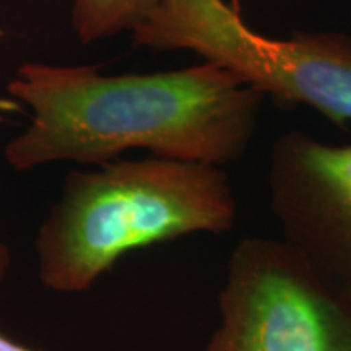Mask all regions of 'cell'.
Instances as JSON below:
<instances>
[{
  "label": "cell",
  "mask_w": 351,
  "mask_h": 351,
  "mask_svg": "<svg viewBox=\"0 0 351 351\" xmlns=\"http://www.w3.org/2000/svg\"><path fill=\"white\" fill-rule=\"evenodd\" d=\"M219 313L221 324L205 351H351V304L282 239L239 241Z\"/></svg>",
  "instance_id": "4"
},
{
  "label": "cell",
  "mask_w": 351,
  "mask_h": 351,
  "mask_svg": "<svg viewBox=\"0 0 351 351\" xmlns=\"http://www.w3.org/2000/svg\"><path fill=\"white\" fill-rule=\"evenodd\" d=\"M160 0H73L72 26L83 44L134 32Z\"/></svg>",
  "instance_id": "6"
},
{
  "label": "cell",
  "mask_w": 351,
  "mask_h": 351,
  "mask_svg": "<svg viewBox=\"0 0 351 351\" xmlns=\"http://www.w3.org/2000/svg\"><path fill=\"white\" fill-rule=\"evenodd\" d=\"M132 34L137 46L192 51L263 96L306 104L335 124L351 122V38L343 34L267 38L226 0H160Z\"/></svg>",
  "instance_id": "3"
},
{
  "label": "cell",
  "mask_w": 351,
  "mask_h": 351,
  "mask_svg": "<svg viewBox=\"0 0 351 351\" xmlns=\"http://www.w3.org/2000/svg\"><path fill=\"white\" fill-rule=\"evenodd\" d=\"M236 213L215 165L153 156L72 171L39 230V278L59 293L85 291L124 254L191 232L223 234Z\"/></svg>",
  "instance_id": "2"
},
{
  "label": "cell",
  "mask_w": 351,
  "mask_h": 351,
  "mask_svg": "<svg viewBox=\"0 0 351 351\" xmlns=\"http://www.w3.org/2000/svg\"><path fill=\"white\" fill-rule=\"evenodd\" d=\"M32 108L7 163L106 165L135 148L171 160L226 165L249 148L263 95L213 62L174 72L101 75L91 65L23 64L7 86Z\"/></svg>",
  "instance_id": "1"
},
{
  "label": "cell",
  "mask_w": 351,
  "mask_h": 351,
  "mask_svg": "<svg viewBox=\"0 0 351 351\" xmlns=\"http://www.w3.org/2000/svg\"><path fill=\"white\" fill-rule=\"evenodd\" d=\"M13 108H15V104L10 103V101L0 99V109H13Z\"/></svg>",
  "instance_id": "8"
},
{
  "label": "cell",
  "mask_w": 351,
  "mask_h": 351,
  "mask_svg": "<svg viewBox=\"0 0 351 351\" xmlns=\"http://www.w3.org/2000/svg\"><path fill=\"white\" fill-rule=\"evenodd\" d=\"M267 181L283 243L351 304V143L287 132L271 147Z\"/></svg>",
  "instance_id": "5"
},
{
  "label": "cell",
  "mask_w": 351,
  "mask_h": 351,
  "mask_svg": "<svg viewBox=\"0 0 351 351\" xmlns=\"http://www.w3.org/2000/svg\"><path fill=\"white\" fill-rule=\"evenodd\" d=\"M8 267H10V252H8L7 245L0 244V282H2L3 276H5ZM0 351H34V350L26 348V346L16 343V341L7 339L5 335L0 333Z\"/></svg>",
  "instance_id": "7"
}]
</instances>
